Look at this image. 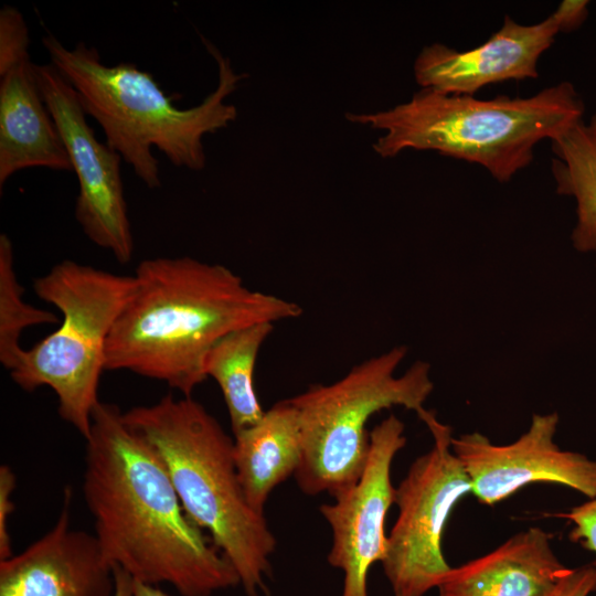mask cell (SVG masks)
<instances>
[{"label": "cell", "instance_id": "cell-1", "mask_svg": "<svg viewBox=\"0 0 596 596\" xmlns=\"http://www.w3.org/2000/svg\"><path fill=\"white\" fill-rule=\"evenodd\" d=\"M83 497L113 567L135 581L212 596L240 584L231 562L185 513L150 444L99 401L85 439Z\"/></svg>", "mask_w": 596, "mask_h": 596}, {"label": "cell", "instance_id": "cell-2", "mask_svg": "<svg viewBox=\"0 0 596 596\" xmlns=\"http://www.w3.org/2000/svg\"><path fill=\"white\" fill-rule=\"evenodd\" d=\"M135 290L106 347V370L129 371L191 396L204 360L227 333L295 319L301 307L254 290L230 268L192 257H157L136 267Z\"/></svg>", "mask_w": 596, "mask_h": 596}, {"label": "cell", "instance_id": "cell-3", "mask_svg": "<svg viewBox=\"0 0 596 596\" xmlns=\"http://www.w3.org/2000/svg\"><path fill=\"white\" fill-rule=\"evenodd\" d=\"M202 42L217 65V85L200 104L179 108L153 76L132 63L106 65L85 42L66 47L53 34L42 38L52 63L76 91L87 116L103 128L106 143L130 164L150 189L161 185L157 148L175 167H205L203 137L228 127L237 117L226 98L246 75L236 73L228 57L204 36Z\"/></svg>", "mask_w": 596, "mask_h": 596}, {"label": "cell", "instance_id": "cell-4", "mask_svg": "<svg viewBox=\"0 0 596 596\" xmlns=\"http://www.w3.org/2000/svg\"><path fill=\"white\" fill-rule=\"evenodd\" d=\"M584 111L574 85L561 82L525 98L478 99L421 88L387 110L347 113L345 118L384 131L372 146L382 158L407 149L433 150L480 164L508 182L532 162L538 142L567 131Z\"/></svg>", "mask_w": 596, "mask_h": 596}, {"label": "cell", "instance_id": "cell-5", "mask_svg": "<svg viewBox=\"0 0 596 596\" xmlns=\"http://www.w3.org/2000/svg\"><path fill=\"white\" fill-rule=\"evenodd\" d=\"M153 448L181 504L235 568L247 596L265 589L276 539L247 502L234 462V439L191 396L171 394L124 412Z\"/></svg>", "mask_w": 596, "mask_h": 596}, {"label": "cell", "instance_id": "cell-6", "mask_svg": "<svg viewBox=\"0 0 596 596\" xmlns=\"http://www.w3.org/2000/svg\"><path fill=\"white\" fill-rule=\"evenodd\" d=\"M135 287L134 275H117L71 259L33 281L36 296L55 306L62 320L54 332L23 349L9 372L22 390L52 389L60 416L84 439L99 402L107 341Z\"/></svg>", "mask_w": 596, "mask_h": 596}, {"label": "cell", "instance_id": "cell-7", "mask_svg": "<svg viewBox=\"0 0 596 596\" xmlns=\"http://www.w3.org/2000/svg\"><path fill=\"white\" fill-rule=\"evenodd\" d=\"M407 349L395 347L354 365L331 384H315L290 398L297 408L302 457L294 475L308 496L333 499L353 487L366 464V425L377 412L392 406L419 416L434 390L430 366L416 361L402 375L395 372Z\"/></svg>", "mask_w": 596, "mask_h": 596}, {"label": "cell", "instance_id": "cell-8", "mask_svg": "<svg viewBox=\"0 0 596 596\" xmlns=\"http://www.w3.org/2000/svg\"><path fill=\"white\" fill-rule=\"evenodd\" d=\"M418 417L434 441L395 488L398 515L381 562L394 596H424L437 588L451 568L443 552L446 524L459 501L472 493L470 479L451 449L450 427L427 409Z\"/></svg>", "mask_w": 596, "mask_h": 596}, {"label": "cell", "instance_id": "cell-9", "mask_svg": "<svg viewBox=\"0 0 596 596\" xmlns=\"http://www.w3.org/2000/svg\"><path fill=\"white\" fill-rule=\"evenodd\" d=\"M35 77L67 150L79 192L75 219L84 234L119 264L134 254V238L121 179V156L100 142L88 125L73 86L52 64H34Z\"/></svg>", "mask_w": 596, "mask_h": 596}, {"label": "cell", "instance_id": "cell-10", "mask_svg": "<svg viewBox=\"0 0 596 596\" xmlns=\"http://www.w3.org/2000/svg\"><path fill=\"white\" fill-rule=\"evenodd\" d=\"M405 425L390 415L370 432V448L358 482L320 505L332 533L328 562L344 574L341 596H368V574L386 551L385 521L395 502L391 466L406 445Z\"/></svg>", "mask_w": 596, "mask_h": 596}, {"label": "cell", "instance_id": "cell-11", "mask_svg": "<svg viewBox=\"0 0 596 596\" xmlns=\"http://www.w3.org/2000/svg\"><path fill=\"white\" fill-rule=\"evenodd\" d=\"M557 413L534 414L528 430L508 445H497L479 432L453 437L451 449L466 470L472 496L494 505L522 488L546 482L596 494V459L563 450L554 441Z\"/></svg>", "mask_w": 596, "mask_h": 596}, {"label": "cell", "instance_id": "cell-12", "mask_svg": "<svg viewBox=\"0 0 596 596\" xmlns=\"http://www.w3.org/2000/svg\"><path fill=\"white\" fill-rule=\"evenodd\" d=\"M558 32L555 11L530 25L505 15L502 26L473 49L458 51L440 43L423 47L414 62V77L422 88L470 96L490 84L536 78L538 62Z\"/></svg>", "mask_w": 596, "mask_h": 596}, {"label": "cell", "instance_id": "cell-13", "mask_svg": "<svg viewBox=\"0 0 596 596\" xmlns=\"http://www.w3.org/2000/svg\"><path fill=\"white\" fill-rule=\"evenodd\" d=\"M71 489L54 525L0 561V596H114V567L94 534L71 526Z\"/></svg>", "mask_w": 596, "mask_h": 596}, {"label": "cell", "instance_id": "cell-14", "mask_svg": "<svg viewBox=\"0 0 596 596\" xmlns=\"http://www.w3.org/2000/svg\"><path fill=\"white\" fill-rule=\"evenodd\" d=\"M29 44L0 50V187L20 170L73 171L40 92Z\"/></svg>", "mask_w": 596, "mask_h": 596}, {"label": "cell", "instance_id": "cell-15", "mask_svg": "<svg viewBox=\"0 0 596 596\" xmlns=\"http://www.w3.org/2000/svg\"><path fill=\"white\" fill-rule=\"evenodd\" d=\"M567 570L547 532L532 526L451 567L437 586L438 596H549Z\"/></svg>", "mask_w": 596, "mask_h": 596}, {"label": "cell", "instance_id": "cell-16", "mask_svg": "<svg viewBox=\"0 0 596 596\" xmlns=\"http://www.w3.org/2000/svg\"><path fill=\"white\" fill-rule=\"evenodd\" d=\"M234 462L248 504L258 513L273 490L295 475L302 457L297 408L290 398L265 411L253 426L234 434Z\"/></svg>", "mask_w": 596, "mask_h": 596}, {"label": "cell", "instance_id": "cell-17", "mask_svg": "<svg viewBox=\"0 0 596 596\" xmlns=\"http://www.w3.org/2000/svg\"><path fill=\"white\" fill-rule=\"evenodd\" d=\"M272 322H258L234 330L220 339L204 360V373L220 386L233 435L256 424L264 415L257 398L254 372L258 352L274 330Z\"/></svg>", "mask_w": 596, "mask_h": 596}, {"label": "cell", "instance_id": "cell-18", "mask_svg": "<svg viewBox=\"0 0 596 596\" xmlns=\"http://www.w3.org/2000/svg\"><path fill=\"white\" fill-rule=\"evenodd\" d=\"M556 192L576 201L572 244L582 253L596 252V114L551 140Z\"/></svg>", "mask_w": 596, "mask_h": 596}, {"label": "cell", "instance_id": "cell-19", "mask_svg": "<svg viewBox=\"0 0 596 596\" xmlns=\"http://www.w3.org/2000/svg\"><path fill=\"white\" fill-rule=\"evenodd\" d=\"M14 269L13 245L4 233L0 235V362L11 371L22 352L20 337L33 326L54 324L58 317L49 310L36 308L23 299Z\"/></svg>", "mask_w": 596, "mask_h": 596}, {"label": "cell", "instance_id": "cell-20", "mask_svg": "<svg viewBox=\"0 0 596 596\" xmlns=\"http://www.w3.org/2000/svg\"><path fill=\"white\" fill-rule=\"evenodd\" d=\"M556 517L572 523L570 539L596 554V494L582 504Z\"/></svg>", "mask_w": 596, "mask_h": 596}, {"label": "cell", "instance_id": "cell-21", "mask_svg": "<svg viewBox=\"0 0 596 596\" xmlns=\"http://www.w3.org/2000/svg\"><path fill=\"white\" fill-rule=\"evenodd\" d=\"M15 485V476L12 469L7 465H2L0 467V561L13 554L9 533V519L14 510L11 497Z\"/></svg>", "mask_w": 596, "mask_h": 596}, {"label": "cell", "instance_id": "cell-22", "mask_svg": "<svg viewBox=\"0 0 596 596\" xmlns=\"http://www.w3.org/2000/svg\"><path fill=\"white\" fill-rule=\"evenodd\" d=\"M596 590V567L568 568L549 596H589Z\"/></svg>", "mask_w": 596, "mask_h": 596}, {"label": "cell", "instance_id": "cell-23", "mask_svg": "<svg viewBox=\"0 0 596 596\" xmlns=\"http://www.w3.org/2000/svg\"><path fill=\"white\" fill-rule=\"evenodd\" d=\"M588 1L586 0H564L556 8L561 21V32H568L577 29L588 14Z\"/></svg>", "mask_w": 596, "mask_h": 596}, {"label": "cell", "instance_id": "cell-24", "mask_svg": "<svg viewBox=\"0 0 596 596\" xmlns=\"http://www.w3.org/2000/svg\"><path fill=\"white\" fill-rule=\"evenodd\" d=\"M114 596H134V578L119 567H114Z\"/></svg>", "mask_w": 596, "mask_h": 596}, {"label": "cell", "instance_id": "cell-25", "mask_svg": "<svg viewBox=\"0 0 596 596\" xmlns=\"http://www.w3.org/2000/svg\"><path fill=\"white\" fill-rule=\"evenodd\" d=\"M134 596H169L156 585L146 584L134 579Z\"/></svg>", "mask_w": 596, "mask_h": 596}]
</instances>
